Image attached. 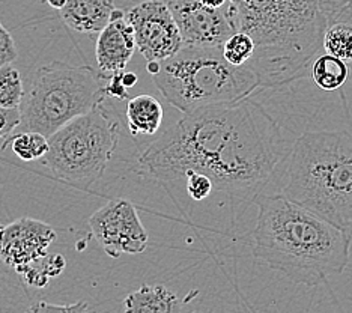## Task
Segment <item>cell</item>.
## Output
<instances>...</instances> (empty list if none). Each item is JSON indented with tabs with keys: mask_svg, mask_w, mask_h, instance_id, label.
<instances>
[{
	"mask_svg": "<svg viewBox=\"0 0 352 313\" xmlns=\"http://www.w3.org/2000/svg\"><path fill=\"white\" fill-rule=\"evenodd\" d=\"M286 157V140L274 118L250 98L186 114L142 152L143 178L175 181L206 175L214 188L256 199Z\"/></svg>",
	"mask_w": 352,
	"mask_h": 313,
	"instance_id": "1",
	"label": "cell"
},
{
	"mask_svg": "<svg viewBox=\"0 0 352 313\" xmlns=\"http://www.w3.org/2000/svg\"><path fill=\"white\" fill-rule=\"evenodd\" d=\"M254 200V259L309 288L345 271L352 237L280 193L259 195Z\"/></svg>",
	"mask_w": 352,
	"mask_h": 313,
	"instance_id": "2",
	"label": "cell"
},
{
	"mask_svg": "<svg viewBox=\"0 0 352 313\" xmlns=\"http://www.w3.org/2000/svg\"><path fill=\"white\" fill-rule=\"evenodd\" d=\"M238 32L254 41L244 67L261 87H278L306 74L328 26L325 0H229Z\"/></svg>",
	"mask_w": 352,
	"mask_h": 313,
	"instance_id": "3",
	"label": "cell"
},
{
	"mask_svg": "<svg viewBox=\"0 0 352 313\" xmlns=\"http://www.w3.org/2000/svg\"><path fill=\"white\" fill-rule=\"evenodd\" d=\"M286 157L280 195L352 237V134L304 133Z\"/></svg>",
	"mask_w": 352,
	"mask_h": 313,
	"instance_id": "4",
	"label": "cell"
},
{
	"mask_svg": "<svg viewBox=\"0 0 352 313\" xmlns=\"http://www.w3.org/2000/svg\"><path fill=\"white\" fill-rule=\"evenodd\" d=\"M152 78L164 100L184 115L249 98L261 87L252 69L230 65L215 47L182 45Z\"/></svg>",
	"mask_w": 352,
	"mask_h": 313,
	"instance_id": "5",
	"label": "cell"
},
{
	"mask_svg": "<svg viewBox=\"0 0 352 313\" xmlns=\"http://www.w3.org/2000/svg\"><path fill=\"white\" fill-rule=\"evenodd\" d=\"M107 78L89 65L54 61L35 71L12 133L35 131L50 138L60 127L104 102ZM11 133V134H12Z\"/></svg>",
	"mask_w": 352,
	"mask_h": 313,
	"instance_id": "6",
	"label": "cell"
},
{
	"mask_svg": "<svg viewBox=\"0 0 352 313\" xmlns=\"http://www.w3.org/2000/svg\"><path fill=\"white\" fill-rule=\"evenodd\" d=\"M49 139L41 158L56 178L87 188L100 181L119 143V122L104 102L71 119Z\"/></svg>",
	"mask_w": 352,
	"mask_h": 313,
	"instance_id": "7",
	"label": "cell"
},
{
	"mask_svg": "<svg viewBox=\"0 0 352 313\" xmlns=\"http://www.w3.org/2000/svg\"><path fill=\"white\" fill-rule=\"evenodd\" d=\"M89 228L110 258L139 255L148 247V230L143 226L134 205L126 199H113L95 211Z\"/></svg>",
	"mask_w": 352,
	"mask_h": 313,
	"instance_id": "8",
	"label": "cell"
},
{
	"mask_svg": "<svg viewBox=\"0 0 352 313\" xmlns=\"http://www.w3.org/2000/svg\"><path fill=\"white\" fill-rule=\"evenodd\" d=\"M126 20L134 32L135 48L148 62H163L179 52L182 38L167 3L145 0L126 11Z\"/></svg>",
	"mask_w": 352,
	"mask_h": 313,
	"instance_id": "9",
	"label": "cell"
},
{
	"mask_svg": "<svg viewBox=\"0 0 352 313\" xmlns=\"http://www.w3.org/2000/svg\"><path fill=\"white\" fill-rule=\"evenodd\" d=\"M169 10L182 38V45L221 48L236 30L232 5L217 10L204 6L197 0H169Z\"/></svg>",
	"mask_w": 352,
	"mask_h": 313,
	"instance_id": "10",
	"label": "cell"
},
{
	"mask_svg": "<svg viewBox=\"0 0 352 313\" xmlns=\"http://www.w3.org/2000/svg\"><path fill=\"white\" fill-rule=\"evenodd\" d=\"M54 239L56 232L50 224L21 217L0 226V261L17 271L45 256Z\"/></svg>",
	"mask_w": 352,
	"mask_h": 313,
	"instance_id": "11",
	"label": "cell"
},
{
	"mask_svg": "<svg viewBox=\"0 0 352 313\" xmlns=\"http://www.w3.org/2000/svg\"><path fill=\"white\" fill-rule=\"evenodd\" d=\"M134 52V32L126 20V12L115 8L111 11L109 24L100 32L97 39L95 58L100 72L109 78L125 71Z\"/></svg>",
	"mask_w": 352,
	"mask_h": 313,
	"instance_id": "12",
	"label": "cell"
},
{
	"mask_svg": "<svg viewBox=\"0 0 352 313\" xmlns=\"http://www.w3.org/2000/svg\"><path fill=\"white\" fill-rule=\"evenodd\" d=\"M113 0H68L60 19L69 29L85 35H98L110 21Z\"/></svg>",
	"mask_w": 352,
	"mask_h": 313,
	"instance_id": "13",
	"label": "cell"
},
{
	"mask_svg": "<svg viewBox=\"0 0 352 313\" xmlns=\"http://www.w3.org/2000/svg\"><path fill=\"white\" fill-rule=\"evenodd\" d=\"M182 300L163 285H142L124 300L125 313H181Z\"/></svg>",
	"mask_w": 352,
	"mask_h": 313,
	"instance_id": "14",
	"label": "cell"
},
{
	"mask_svg": "<svg viewBox=\"0 0 352 313\" xmlns=\"http://www.w3.org/2000/svg\"><path fill=\"white\" fill-rule=\"evenodd\" d=\"M126 120L133 136H152L162 125L163 106L152 95H138L126 104Z\"/></svg>",
	"mask_w": 352,
	"mask_h": 313,
	"instance_id": "15",
	"label": "cell"
},
{
	"mask_svg": "<svg viewBox=\"0 0 352 313\" xmlns=\"http://www.w3.org/2000/svg\"><path fill=\"white\" fill-rule=\"evenodd\" d=\"M348 63L327 53L318 56L311 63V78L322 91L340 89L348 80Z\"/></svg>",
	"mask_w": 352,
	"mask_h": 313,
	"instance_id": "16",
	"label": "cell"
},
{
	"mask_svg": "<svg viewBox=\"0 0 352 313\" xmlns=\"http://www.w3.org/2000/svg\"><path fill=\"white\" fill-rule=\"evenodd\" d=\"M8 147H11L14 154L23 162H34V160H41L49 151V139L35 131L12 133L3 139L0 149L5 151Z\"/></svg>",
	"mask_w": 352,
	"mask_h": 313,
	"instance_id": "17",
	"label": "cell"
},
{
	"mask_svg": "<svg viewBox=\"0 0 352 313\" xmlns=\"http://www.w3.org/2000/svg\"><path fill=\"white\" fill-rule=\"evenodd\" d=\"M322 48L327 54L334 56L343 62H352V24L334 21L325 28Z\"/></svg>",
	"mask_w": 352,
	"mask_h": 313,
	"instance_id": "18",
	"label": "cell"
},
{
	"mask_svg": "<svg viewBox=\"0 0 352 313\" xmlns=\"http://www.w3.org/2000/svg\"><path fill=\"white\" fill-rule=\"evenodd\" d=\"M25 98L21 74L12 65L0 68V107L20 109Z\"/></svg>",
	"mask_w": 352,
	"mask_h": 313,
	"instance_id": "19",
	"label": "cell"
},
{
	"mask_svg": "<svg viewBox=\"0 0 352 313\" xmlns=\"http://www.w3.org/2000/svg\"><path fill=\"white\" fill-rule=\"evenodd\" d=\"M254 48V41L250 35H247L245 32H235L223 44L221 53L230 65L244 67L253 58Z\"/></svg>",
	"mask_w": 352,
	"mask_h": 313,
	"instance_id": "20",
	"label": "cell"
},
{
	"mask_svg": "<svg viewBox=\"0 0 352 313\" xmlns=\"http://www.w3.org/2000/svg\"><path fill=\"white\" fill-rule=\"evenodd\" d=\"M186 187H187V193L188 196L196 200V202H201V200L206 199L208 196L211 195V191L214 188L212 181L208 178L206 175L199 173V172H190L186 176Z\"/></svg>",
	"mask_w": 352,
	"mask_h": 313,
	"instance_id": "21",
	"label": "cell"
},
{
	"mask_svg": "<svg viewBox=\"0 0 352 313\" xmlns=\"http://www.w3.org/2000/svg\"><path fill=\"white\" fill-rule=\"evenodd\" d=\"M325 14L328 24L334 21H345L352 24V0H325ZM352 72V62L348 63Z\"/></svg>",
	"mask_w": 352,
	"mask_h": 313,
	"instance_id": "22",
	"label": "cell"
},
{
	"mask_svg": "<svg viewBox=\"0 0 352 313\" xmlns=\"http://www.w3.org/2000/svg\"><path fill=\"white\" fill-rule=\"evenodd\" d=\"M26 313H87V303L80 300L74 304L60 306V304L38 301L32 304V306L26 310Z\"/></svg>",
	"mask_w": 352,
	"mask_h": 313,
	"instance_id": "23",
	"label": "cell"
},
{
	"mask_svg": "<svg viewBox=\"0 0 352 313\" xmlns=\"http://www.w3.org/2000/svg\"><path fill=\"white\" fill-rule=\"evenodd\" d=\"M19 52L17 45L14 43V38L10 32L0 23V67L11 65V63L17 59Z\"/></svg>",
	"mask_w": 352,
	"mask_h": 313,
	"instance_id": "24",
	"label": "cell"
},
{
	"mask_svg": "<svg viewBox=\"0 0 352 313\" xmlns=\"http://www.w3.org/2000/svg\"><path fill=\"white\" fill-rule=\"evenodd\" d=\"M20 125V109L0 107V138L10 136Z\"/></svg>",
	"mask_w": 352,
	"mask_h": 313,
	"instance_id": "25",
	"label": "cell"
},
{
	"mask_svg": "<svg viewBox=\"0 0 352 313\" xmlns=\"http://www.w3.org/2000/svg\"><path fill=\"white\" fill-rule=\"evenodd\" d=\"M43 267H44L45 274L50 279H54L62 274L63 270L67 267V262H65V258L59 253H54V255L47 253L43 258Z\"/></svg>",
	"mask_w": 352,
	"mask_h": 313,
	"instance_id": "26",
	"label": "cell"
},
{
	"mask_svg": "<svg viewBox=\"0 0 352 313\" xmlns=\"http://www.w3.org/2000/svg\"><path fill=\"white\" fill-rule=\"evenodd\" d=\"M121 74L122 72H119V74H115L107 78V83H106V96H111V98H118V100H126L128 96V89L122 85V80H121Z\"/></svg>",
	"mask_w": 352,
	"mask_h": 313,
	"instance_id": "27",
	"label": "cell"
},
{
	"mask_svg": "<svg viewBox=\"0 0 352 313\" xmlns=\"http://www.w3.org/2000/svg\"><path fill=\"white\" fill-rule=\"evenodd\" d=\"M121 80H122V85L126 87V89H130V87H133L135 83H138L139 77L135 76L134 72H125V71H122Z\"/></svg>",
	"mask_w": 352,
	"mask_h": 313,
	"instance_id": "28",
	"label": "cell"
},
{
	"mask_svg": "<svg viewBox=\"0 0 352 313\" xmlns=\"http://www.w3.org/2000/svg\"><path fill=\"white\" fill-rule=\"evenodd\" d=\"M197 2L202 3L204 6L212 8V10H217V8H221L223 5H225L228 0H197Z\"/></svg>",
	"mask_w": 352,
	"mask_h": 313,
	"instance_id": "29",
	"label": "cell"
},
{
	"mask_svg": "<svg viewBox=\"0 0 352 313\" xmlns=\"http://www.w3.org/2000/svg\"><path fill=\"white\" fill-rule=\"evenodd\" d=\"M160 65H162V62H157V61H149L146 63V71L149 72V74L155 76L157 72L160 71Z\"/></svg>",
	"mask_w": 352,
	"mask_h": 313,
	"instance_id": "30",
	"label": "cell"
},
{
	"mask_svg": "<svg viewBox=\"0 0 352 313\" xmlns=\"http://www.w3.org/2000/svg\"><path fill=\"white\" fill-rule=\"evenodd\" d=\"M67 2L68 0H47V3H49L53 10H58V11H60L62 8L67 5Z\"/></svg>",
	"mask_w": 352,
	"mask_h": 313,
	"instance_id": "31",
	"label": "cell"
},
{
	"mask_svg": "<svg viewBox=\"0 0 352 313\" xmlns=\"http://www.w3.org/2000/svg\"><path fill=\"white\" fill-rule=\"evenodd\" d=\"M0 68H2V67H0Z\"/></svg>",
	"mask_w": 352,
	"mask_h": 313,
	"instance_id": "32",
	"label": "cell"
}]
</instances>
